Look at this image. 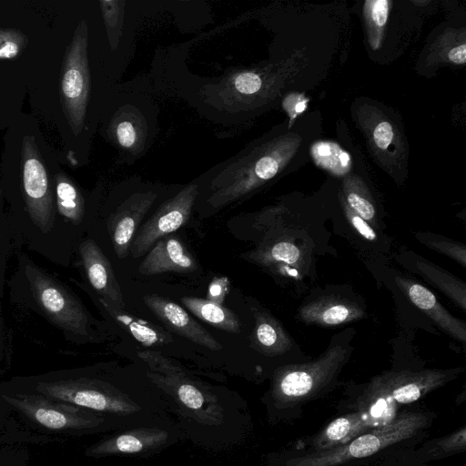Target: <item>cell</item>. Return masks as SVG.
I'll return each mask as SVG.
<instances>
[{
  "mask_svg": "<svg viewBox=\"0 0 466 466\" xmlns=\"http://www.w3.org/2000/svg\"><path fill=\"white\" fill-rule=\"evenodd\" d=\"M158 107L139 81L119 83L102 114V134L121 164L143 157L158 134Z\"/></svg>",
  "mask_w": 466,
  "mask_h": 466,
  "instance_id": "cell-3",
  "label": "cell"
},
{
  "mask_svg": "<svg viewBox=\"0 0 466 466\" xmlns=\"http://www.w3.org/2000/svg\"><path fill=\"white\" fill-rule=\"evenodd\" d=\"M229 279L227 277H215L209 283L207 299L223 305L224 299L229 291Z\"/></svg>",
  "mask_w": 466,
  "mask_h": 466,
  "instance_id": "cell-31",
  "label": "cell"
},
{
  "mask_svg": "<svg viewBox=\"0 0 466 466\" xmlns=\"http://www.w3.org/2000/svg\"><path fill=\"white\" fill-rule=\"evenodd\" d=\"M312 155L320 166L336 174L346 172L350 166L349 154L333 143L316 144L312 148Z\"/></svg>",
  "mask_w": 466,
  "mask_h": 466,
  "instance_id": "cell-27",
  "label": "cell"
},
{
  "mask_svg": "<svg viewBox=\"0 0 466 466\" xmlns=\"http://www.w3.org/2000/svg\"><path fill=\"white\" fill-rule=\"evenodd\" d=\"M185 436L170 415L155 423L109 431L86 450L91 458L148 459L179 443Z\"/></svg>",
  "mask_w": 466,
  "mask_h": 466,
  "instance_id": "cell-8",
  "label": "cell"
},
{
  "mask_svg": "<svg viewBox=\"0 0 466 466\" xmlns=\"http://www.w3.org/2000/svg\"><path fill=\"white\" fill-rule=\"evenodd\" d=\"M4 400L38 426L76 435L109 432L115 428L102 416L40 393L4 394Z\"/></svg>",
  "mask_w": 466,
  "mask_h": 466,
  "instance_id": "cell-7",
  "label": "cell"
},
{
  "mask_svg": "<svg viewBox=\"0 0 466 466\" xmlns=\"http://www.w3.org/2000/svg\"><path fill=\"white\" fill-rule=\"evenodd\" d=\"M37 393L87 409L115 430L147 425L168 416V404L153 384L136 385L111 378L78 377L39 381Z\"/></svg>",
  "mask_w": 466,
  "mask_h": 466,
  "instance_id": "cell-2",
  "label": "cell"
},
{
  "mask_svg": "<svg viewBox=\"0 0 466 466\" xmlns=\"http://www.w3.org/2000/svg\"><path fill=\"white\" fill-rule=\"evenodd\" d=\"M384 411L379 413L378 408L363 409L338 417L329 422L313 440V451L329 450L345 444L357 435L370 431L373 426L385 423Z\"/></svg>",
  "mask_w": 466,
  "mask_h": 466,
  "instance_id": "cell-17",
  "label": "cell"
},
{
  "mask_svg": "<svg viewBox=\"0 0 466 466\" xmlns=\"http://www.w3.org/2000/svg\"><path fill=\"white\" fill-rule=\"evenodd\" d=\"M110 54L122 76L135 51L138 9L128 0L97 2Z\"/></svg>",
  "mask_w": 466,
  "mask_h": 466,
  "instance_id": "cell-13",
  "label": "cell"
},
{
  "mask_svg": "<svg viewBox=\"0 0 466 466\" xmlns=\"http://www.w3.org/2000/svg\"><path fill=\"white\" fill-rule=\"evenodd\" d=\"M137 356L185 439L210 451L228 450L244 440L250 418L239 396L197 378L159 351H137Z\"/></svg>",
  "mask_w": 466,
  "mask_h": 466,
  "instance_id": "cell-1",
  "label": "cell"
},
{
  "mask_svg": "<svg viewBox=\"0 0 466 466\" xmlns=\"http://www.w3.org/2000/svg\"><path fill=\"white\" fill-rule=\"evenodd\" d=\"M347 356V350L336 344L312 362L278 369L264 400L268 411L292 408L319 395L336 378Z\"/></svg>",
  "mask_w": 466,
  "mask_h": 466,
  "instance_id": "cell-4",
  "label": "cell"
},
{
  "mask_svg": "<svg viewBox=\"0 0 466 466\" xmlns=\"http://www.w3.org/2000/svg\"><path fill=\"white\" fill-rule=\"evenodd\" d=\"M410 259L411 267L428 282L437 287L461 309L466 310V285L461 279L417 255Z\"/></svg>",
  "mask_w": 466,
  "mask_h": 466,
  "instance_id": "cell-22",
  "label": "cell"
},
{
  "mask_svg": "<svg viewBox=\"0 0 466 466\" xmlns=\"http://www.w3.org/2000/svg\"><path fill=\"white\" fill-rule=\"evenodd\" d=\"M306 106L307 99L302 96L290 95L283 101V107L289 113L290 122L298 114L303 112Z\"/></svg>",
  "mask_w": 466,
  "mask_h": 466,
  "instance_id": "cell-35",
  "label": "cell"
},
{
  "mask_svg": "<svg viewBox=\"0 0 466 466\" xmlns=\"http://www.w3.org/2000/svg\"><path fill=\"white\" fill-rule=\"evenodd\" d=\"M346 216L351 224L352 228L365 239L374 241L377 239L375 230L369 225V223L354 213L347 205L345 206Z\"/></svg>",
  "mask_w": 466,
  "mask_h": 466,
  "instance_id": "cell-32",
  "label": "cell"
},
{
  "mask_svg": "<svg viewBox=\"0 0 466 466\" xmlns=\"http://www.w3.org/2000/svg\"><path fill=\"white\" fill-rule=\"evenodd\" d=\"M56 204L59 213L74 224L85 214V200L80 190L65 176L57 177Z\"/></svg>",
  "mask_w": 466,
  "mask_h": 466,
  "instance_id": "cell-25",
  "label": "cell"
},
{
  "mask_svg": "<svg viewBox=\"0 0 466 466\" xmlns=\"http://www.w3.org/2000/svg\"><path fill=\"white\" fill-rule=\"evenodd\" d=\"M198 268L194 257L179 238L173 235L158 239L138 267L141 275L153 276L167 272L189 273Z\"/></svg>",
  "mask_w": 466,
  "mask_h": 466,
  "instance_id": "cell-18",
  "label": "cell"
},
{
  "mask_svg": "<svg viewBox=\"0 0 466 466\" xmlns=\"http://www.w3.org/2000/svg\"><path fill=\"white\" fill-rule=\"evenodd\" d=\"M104 308L118 323L125 327L133 335V337L144 346H152L154 344H163L169 342L171 338L156 329L150 325H147L141 320L133 319L128 314L123 313L121 309L115 308L103 299H100Z\"/></svg>",
  "mask_w": 466,
  "mask_h": 466,
  "instance_id": "cell-24",
  "label": "cell"
},
{
  "mask_svg": "<svg viewBox=\"0 0 466 466\" xmlns=\"http://www.w3.org/2000/svg\"><path fill=\"white\" fill-rule=\"evenodd\" d=\"M198 186L194 179L162 200L152 216L136 233L130 247L134 258L146 254L160 238L171 235L186 225L196 206Z\"/></svg>",
  "mask_w": 466,
  "mask_h": 466,
  "instance_id": "cell-11",
  "label": "cell"
},
{
  "mask_svg": "<svg viewBox=\"0 0 466 466\" xmlns=\"http://www.w3.org/2000/svg\"><path fill=\"white\" fill-rule=\"evenodd\" d=\"M415 238L431 249L445 254L456 260L462 267L466 266L465 245L431 233H416Z\"/></svg>",
  "mask_w": 466,
  "mask_h": 466,
  "instance_id": "cell-28",
  "label": "cell"
},
{
  "mask_svg": "<svg viewBox=\"0 0 466 466\" xmlns=\"http://www.w3.org/2000/svg\"><path fill=\"white\" fill-rule=\"evenodd\" d=\"M90 29L86 18L78 22L66 50L62 71L64 113L76 137L86 127L95 88L90 59Z\"/></svg>",
  "mask_w": 466,
  "mask_h": 466,
  "instance_id": "cell-6",
  "label": "cell"
},
{
  "mask_svg": "<svg viewBox=\"0 0 466 466\" xmlns=\"http://www.w3.org/2000/svg\"><path fill=\"white\" fill-rule=\"evenodd\" d=\"M146 306L170 330L210 350H220L222 345L193 317L176 302L156 294L143 297Z\"/></svg>",
  "mask_w": 466,
  "mask_h": 466,
  "instance_id": "cell-15",
  "label": "cell"
},
{
  "mask_svg": "<svg viewBox=\"0 0 466 466\" xmlns=\"http://www.w3.org/2000/svg\"><path fill=\"white\" fill-rule=\"evenodd\" d=\"M430 423L422 412H408L370 430L338 447L291 458L284 466H340L372 456L394 444L415 436Z\"/></svg>",
  "mask_w": 466,
  "mask_h": 466,
  "instance_id": "cell-5",
  "label": "cell"
},
{
  "mask_svg": "<svg viewBox=\"0 0 466 466\" xmlns=\"http://www.w3.org/2000/svg\"><path fill=\"white\" fill-rule=\"evenodd\" d=\"M347 206L364 220L373 221L376 210L372 202L363 194L349 190L346 196Z\"/></svg>",
  "mask_w": 466,
  "mask_h": 466,
  "instance_id": "cell-30",
  "label": "cell"
},
{
  "mask_svg": "<svg viewBox=\"0 0 466 466\" xmlns=\"http://www.w3.org/2000/svg\"><path fill=\"white\" fill-rule=\"evenodd\" d=\"M367 5H370V12L372 21L378 26H383L388 19L390 2L387 0H376L369 1Z\"/></svg>",
  "mask_w": 466,
  "mask_h": 466,
  "instance_id": "cell-33",
  "label": "cell"
},
{
  "mask_svg": "<svg viewBox=\"0 0 466 466\" xmlns=\"http://www.w3.org/2000/svg\"><path fill=\"white\" fill-rule=\"evenodd\" d=\"M396 283L406 293L410 300L441 329L453 339L465 343V322L450 314L431 291L409 279L396 278Z\"/></svg>",
  "mask_w": 466,
  "mask_h": 466,
  "instance_id": "cell-19",
  "label": "cell"
},
{
  "mask_svg": "<svg viewBox=\"0 0 466 466\" xmlns=\"http://www.w3.org/2000/svg\"><path fill=\"white\" fill-rule=\"evenodd\" d=\"M179 186V185H178ZM177 186V187H178ZM125 196L116 204L107 219V229L115 254L125 258L138 226L157 200H163L175 189L146 182L133 177L123 183Z\"/></svg>",
  "mask_w": 466,
  "mask_h": 466,
  "instance_id": "cell-9",
  "label": "cell"
},
{
  "mask_svg": "<svg viewBox=\"0 0 466 466\" xmlns=\"http://www.w3.org/2000/svg\"><path fill=\"white\" fill-rule=\"evenodd\" d=\"M459 370L389 372L375 378L364 392L369 401L409 404L455 378Z\"/></svg>",
  "mask_w": 466,
  "mask_h": 466,
  "instance_id": "cell-12",
  "label": "cell"
},
{
  "mask_svg": "<svg viewBox=\"0 0 466 466\" xmlns=\"http://www.w3.org/2000/svg\"><path fill=\"white\" fill-rule=\"evenodd\" d=\"M361 308L346 299L321 298L299 310V318L307 324L338 326L363 318Z\"/></svg>",
  "mask_w": 466,
  "mask_h": 466,
  "instance_id": "cell-20",
  "label": "cell"
},
{
  "mask_svg": "<svg viewBox=\"0 0 466 466\" xmlns=\"http://www.w3.org/2000/svg\"><path fill=\"white\" fill-rule=\"evenodd\" d=\"M255 327L251 347L265 355L281 354L290 347V340L279 322L268 312L253 309Z\"/></svg>",
  "mask_w": 466,
  "mask_h": 466,
  "instance_id": "cell-21",
  "label": "cell"
},
{
  "mask_svg": "<svg viewBox=\"0 0 466 466\" xmlns=\"http://www.w3.org/2000/svg\"><path fill=\"white\" fill-rule=\"evenodd\" d=\"M79 253L86 277L92 288L109 305L122 309L125 301L120 285L107 257L93 239L79 246Z\"/></svg>",
  "mask_w": 466,
  "mask_h": 466,
  "instance_id": "cell-16",
  "label": "cell"
},
{
  "mask_svg": "<svg viewBox=\"0 0 466 466\" xmlns=\"http://www.w3.org/2000/svg\"><path fill=\"white\" fill-rule=\"evenodd\" d=\"M23 186L26 208L34 223L47 233L54 224L52 195L46 168L32 136L23 140Z\"/></svg>",
  "mask_w": 466,
  "mask_h": 466,
  "instance_id": "cell-14",
  "label": "cell"
},
{
  "mask_svg": "<svg viewBox=\"0 0 466 466\" xmlns=\"http://www.w3.org/2000/svg\"><path fill=\"white\" fill-rule=\"evenodd\" d=\"M25 46V37L15 30L0 29V59H12Z\"/></svg>",
  "mask_w": 466,
  "mask_h": 466,
  "instance_id": "cell-29",
  "label": "cell"
},
{
  "mask_svg": "<svg viewBox=\"0 0 466 466\" xmlns=\"http://www.w3.org/2000/svg\"><path fill=\"white\" fill-rule=\"evenodd\" d=\"M181 302L196 317L221 330L229 333H240L241 323L238 317L223 305L207 299L183 297Z\"/></svg>",
  "mask_w": 466,
  "mask_h": 466,
  "instance_id": "cell-23",
  "label": "cell"
},
{
  "mask_svg": "<svg viewBox=\"0 0 466 466\" xmlns=\"http://www.w3.org/2000/svg\"><path fill=\"white\" fill-rule=\"evenodd\" d=\"M449 58L455 64H464L466 62V45L461 44L449 52Z\"/></svg>",
  "mask_w": 466,
  "mask_h": 466,
  "instance_id": "cell-36",
  "label": "cell"
},
{
  "mask_svg": "<svg viewBox=\"0 0 466 466\" xmlns=\"http://www.w3.org/2000/svg\"><path fill=\"white\" fill-rule=\"evenodd\" d=\"M24 269L33 297L44 314L60 329L78 337H87L90 319L82 304L30 261L25 263Z\"/></svg>",
  "mask_w": 466,
  "mask_h": 466,
  "instance_id": "cell-10",
  "label": "cell"
},
{
  "mask_svg": "<svg viewBox=\"0 0 466 466\" xmlns=\"http://www.w3.org/2000/svg\"><path fill=\"white\" fill-rule=\"evenodd\" d=\"M466 450V428L462 426L454 432L432 440L424 444L416 453L420 460H439Z\"/></svg>",
  "mask_w": 466,
  "mask_h": 466,
  "instance_id": "cell-26",
  "label": "cell"
},
{
  "mask_svg": "<svg viewBox=\"0 0 466 466\" xmlns=\"http://www.w3.org/2000/svg\"><path fill=\"white\" fill-rule=\"evenodd\" d=\"M373 137L380 148L386 149L393 138L391 125L388 122L380 123L374 129Z\"/></svg>",
  "mask_w": 466,
  "mask_h": 466,
  "instance_id": "cell-34",
  "label": "cell"
}]
</instances>
